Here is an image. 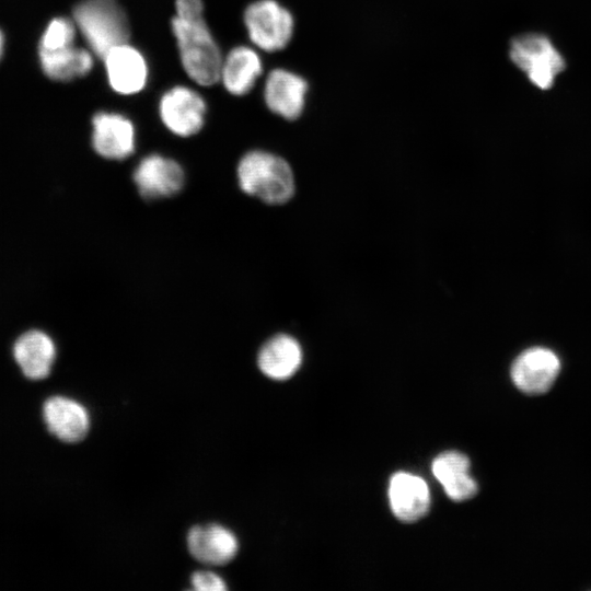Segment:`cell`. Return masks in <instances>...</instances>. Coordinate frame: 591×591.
I'll return each instance as SVG.
<instances>
[{
  "mask_svg": "<svg viewBox=\"0 0 591 591\" xmlns=\"http://www.w3.org/2000/svg\"><path fill=\"white\" fill-rule=\"evenodd\" d=\"M507 58L536 90H552L567 69V59L555 40L542 31H523L508 40Z\"/></svg>",
  "mask_w": 591,
  "mask_h": 591,
  "instance_id": "cell-1",
  "label": "cell"
},
{
  "mask_svg": "<svg viewBox=\"0 0 591 591\" xmlns=\"http://www.w3.org/2000/svg\"><path fill=\"white\" fill-rule=\"evenodd\" d=\"M172 30L186 73L200 85H212L220 79L222 57L204 18L175 15Z\"/></svg>",
  "mask_w": 591,
  "mask_h": 591,
  "instance_id": "cell-2",
  "label": "cell"
},
{
  "mask_svg": "<svg viewBox=\"0 0 591 591\" xmlns=\"http://www.w3.org/2000/svg\"><path fill=\"white\" fill-rule=\"evenodd\" d=\"M240 188L270 205L288 201L294 193L293 173L286 160L263 150L245 153L236 169Z\"/></svg>",
  "mask_w": 591,
  "mask_h": 591,
  "instance_id": "cell-3",
  "label": "cell"
},
{
  "mask_svg": "<svg viewBox=\"0 0 591 591\" xmlns=\"http://www.w3.org/2000/svg\"><path fill=\"white\" fill-rule=\"evenodd\" d=\"M73 18L91 50L101 58L127 43L128 21L116 0H83L76 5Z\"/></svg>",
  "mask_w": 591,
  "mask_h": 591,
  "instance_id": "cell-4",
  "label": "cell"
},
{
  "mask_svg": "<svg viewBox=\"0 0 591 591\" xmlns=\"http://www.w3.org/2000/svg\"><path fill=\"white\" fill-rule=\"evenodd\" d=\"M243 19L251 40L265 51L283 49L293 37V15L277 0L252 2L246 7Z\"/></svg>",
  "mask_w": 591,
  "mask_h": 591,
  "instance_id": "cell-5",
  "label": "cell"
},
{
  "mask_svg": "<svg viewBox=\"0 0 591 591\" xmlns=\"http://www.w3.org/2000/svg\"><path fill=\"white\" fill-rule=\"evenodd\" d=\"M159 113L170 131L181 137H189L202 128L206 104L196 91L178 85L162 95Z\"/></svg>",
  "mask_w": 591,
  "mask_h": 591,
  "instance_id": "cell-6",
  "label": "cell"
},
{
  "mask_svg": "<svg viewBox=\"0 0 591 591\" xmlns=\"http://www.w3.org/2000/svg\"><path fill=\"white\" fill-rule=\"evenodd\" d=\"M560 371L558 356L545 347H531L522 351L511 366V379L523 393L538 395L547 392Z\"/></svg>",
  "mask_w": 591,
  "mask_h": 591,
  "instance_id": "cell-7",
  "label": "cell"
},
{
  "mask_svg": "<svg viewBox=\"0 0 591 591\" xmlns=\"http://www.w3.org/2000/svg\"><path fill=\"white\" fill-rule=\"evenodd\" d=\"M132 179L141 197L159 199L176 195L183 188L185 175L176 161L152 153L140 160Z\"/></svg>",
  "mask_w": 591,
  "mask_h": 591,
  "instance_id": "cell-8",
  "label": "cell"
},
{
  "mask_svg": "<svg viewBox=\"0 0 591 591\" xmlns=\"http://www.w3.org/2000/svg\"><path fill=\"white\" fill-rule=\"evenodd\" d=\"M308 81L297 72L273 69L265 81L264 101L270 112L288 119H298L305 107Z\"/></svg>",
  "mask_w": 591,
  "mask_h": 591,
  "instance_id": "cell-9",
  "label": "cell"
},
{
  "mask_svg": "<svg viewBox=\"0 0 591 591\" xmlns=\"http://www.w3.org/2000/svg\"><path fill=\"white\" fill-rule=\"evenodd\" d=\"M92 146L108 160H124L135 151L136 136L132 123L125 116L99 112L92 118Z\"/></svg>",
  "mask_w": 591,
  "mask_h": 591,
  "instance_id": "cell-10",
  "label": "cell"
},
{
  "mask_svg": "<svg viewBox=\"0 0 591 591\" xmlns=\"http://www.w3.org/2000/svg\"><path fill=\"white\" fill-rule=\"evenodd\" d=\"M112 89L125 95L140 92L148 79V66L142 54L127 43L113 47L104 57Z\"/></svg>",
  "mask_w": 591,
  "mask_h": 591,
  "instance_id": "cell-11",
  "label": "cell"
},
{
  "mask_svg": "<svg viewBox=\"0 0 591 591\" xmlns=\"http://www.w3.org/2000/svg\"><path fill=\"white\" fill-rule=\"evenodd\" d=\"M392 512L403 522H414L429 510L430 494L426 482L419 476L399 472L392 476L389 485Z\"/></svg>",
  "mask_w": 591,
  "mask_h": 591,
  "instance_id": "cell-12",
  "label": "cell"
},
{
  "mask_svg": "<svg viewBox=\"0 0 591 591\" xmlns=\"http://www.w3.org/2000/svg\"><path fill=\"white\" fill-rule=\"evenodd\" d=\"M189 553L207 565H224L237 553L235 535L219 524L197 525L187 535Z\"/></svg>",
  "mask_w": 591,
  "mask_h": 591,
  "instance_id": "cell-13",
  "label": "cell"
},
{
  "mask_svg": "<svg viewBox=\"0 0 591 591\" xmlns=\"http://www.w3.org/2000/svg\"><path fill=\"white\" fill-rule=\"evenodd\" d=\"M43 414L49 431L65 442H78L89 431V414L73 399L50 397L44 404Z\"/></svg>",
  "mask_w": 591,
  "mask_h": 591,
  "instance_id": "cell-14",
  "label": "cell"
},
{
  "mask_svg": "<svg viewBox=\"0 0 591 591\" xmlns=\"http://www.w3.org/2000/svg\"><path fill=\"white\" fill-rule=\"evenodd\" d=\"M431 470L448 497L454 501L468 500L478 491L477 483L470 474V460L463 453H441L433 460Z\"/></svg>",
  "mask_w": 591,
  "mask_h": 591,
  "instance_id": "cell-15",
  "label": "cell"
},
{
  "mask_svg": "<svg viewBox=\"0 0 591 591\" xmlns=\"http://www.w3.org/2000/svg\"><path fill=\"white\" fill-rule=\"evenodd\" d=\"M13 354L22 372L30 379L46 378L56 358L51 338L40 331H28L14 344Z\"/></svg>",
  "mask_w": 591,
  "mask_h": 591,
  "instance_id": "cell-16",
  "label": "cell"
},
{
  "mask_svg": "<svg viewBox=\"0 0 591 591\" xmlns=\"http://www.w3.org/2000/svg\"><path fill=\"white\" fill-rule=\"evenodd\" d=\"M260 371L274 380H287L300 368L302 350L291 336L279 334L268 339L258 352Z\"/></svg>",
  "mask_w": 591,
  "mask_h": 591,
  "instance_id": "cell-17",
  "label": "cell"
},
{
  "mask_svg": "<svg viewBox=\"0 0 591 591\" xmlns=\"http://www.w3.org/2000/svg\"><path fill=\"white\" fill-rule=\"evenodd\" d=\"M262 71L259 55L250 47L237 46L223 59L220 78L229 93L244 95L252 90Z\"/></svg>",
  "mask_w": 591,
  "mask_h": 591,
  "instance_id": "cell-18",
  "label": "cell"
},
{
  "mask_svg": "<svg viewBox=\"0 0 591 591\" xmlns=\"http://www.w3.org/2000/svg\"><path fill=\"white\" fill-rule=\"evenodd\" d=\"M39 59L44 73L57 81L83 77L93 67L91 53L74 45L55 50H39Z\"/></svg>",
  "mask_w": 591,
  "mask_h": 591,
  "instance_id": "cell-19",
  "label": "cell"
},
{
  "mask_svg": "<svg viewBox=\"0 0 591 591\" xmlns=\"http://www.w3.org/2000/svg\"><path fill=\"white\" fill-rule=\"evenodd\" d=\"M77 26L70 20L56 18L49 22L39 43V50H55L74 43Z\"/></svg>",
  "mask_w": 591,
  "mask_h": 591,
  "instance_id": "cell-20",
  "label": "cell"
},
{
  "mask_svg": "<svg viewBox=\"0 0 591 591\" xmlns=\"http://www.w3.org/2000/svg\"><path fill=\"white\" fill-rule=\"evenodd\" d=\"M192 584L198 591H222L225 583L221 577L210 571H197L192 576Z\"/></svg>",
  "mask_w": 591,
  "mask_h": 591,
  "instance_id": "cell-21",
  "label": "cell"
},
{
  "mask_svg": "<svg viewBox=\"0 0 591 591\" xmlns=\"http://www.w3.org/2000/svg\"><path fill=\"white\" fill-rule=\"evenodd\" d=\"M176 15L195 16L202 14L204 5L201 0H176Z\"/></svg>",
  "mask_w": 591,
  "mask_h": 591,
  "instance_id": "cell-22",
  "label": "cell"
},
{
  "mask_svg": "<svg viewBox=\"0 0 591 591\" xmlns=\"http://www.w3.org/2000/svg\"><path fill=\"white\" fill-rule=\"evenodd\" d=\"M2 53H3V35L0 31V58L2 56Z\"/></svg>",
  "mask_w": 591,
  "mask_h": 591,
  "instance_id": "cell-23",
  "label": "cell"
}]
</instances>
